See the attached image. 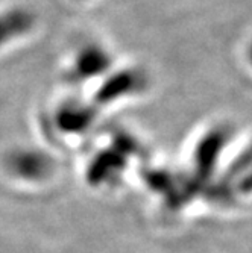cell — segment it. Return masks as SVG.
Masks as SVG:
<instances>
[{
	"instance_id": "obj_1",
	"label": "cell",
	"mask_w": 252,
	"mask_h": 253,
	"mask_svg": "<svg viewBox=\"0 0 252 253\" xmlns=\"http://www.w3.org/2000/svg\"><path fill=\"white\" fill-rule=\"evenodd\" d=\"M242 62L246 68V72L252 75V35L248 37V40L243 44L242 49Z\"/></svg>"
}]
</instances>
